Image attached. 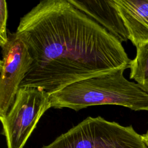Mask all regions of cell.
Masks as SVG:
<instances>
[{
    "mask_svg": "<svg viewBox=\"0 0 148 148\" xmlns=\"http://www.w3.org/2000/svg\"><path fill=\"white\" fill-rule=\"evenodd\" d=\"M16 31L26 40L33 59L19 88H39L50 94L130 66L122 43L68 0L40 1L20 18Z\"/></svg>",
    "mask_w": 148,
    "mask_h": 148,
    "instance_id": "6da1fadb",
    "label": "cell"
},
{
    "mask_svg": "<svg viewBox=\"0 0 148 148\" xmlns=\"http://www.w3.org/2000/svg\"><path fill=\"white\" fill-rule=\"evenodd\" d=\"M136 47L148 42V0H112Z\"/></svg>",
    "mask_w": 148,
    "mask_h": 148,
    "instance_id": "52a82bcc",
    "label": "cell"
},
{
    "mask_svg": "<svg viewBox=\"0 0 148 148\" xmlns=\"http://www.w3.org/2000/svg\"><path fill=\"white\" fill-rule=\"evenodd\" d=\"M8 8L6 1H0V45L4 46L8 40L6 32V23L8 19Z\"/></svg>",
    "mask_w": 148,
    "mask_h": 148,
    "instance_id": "9c48e42d",
    "label": "cell"
},
{
    "mask_svg": "<svg viewBox=\"0 0 148 148\" xmlns=\"http://www.w3.org/2000/svg\"><path fill=\"white\" fill-rule=\"evenodd\" d=\"M125 69H117L73 83L50 95L51 107L75 111L89 106L114 105L148 111V93L128 80Z\"/></svg>",
    "mask_w": 148,
    "mask_h": 148,
    "instance_id": "7a4b0ae2",
    "label": "cell"
},
{
    "mask_svg": "<svg viewBox=\"0 0 148 148\" xmlns=\"http://www.w3.org/2000/svg\"><path fill=\"white\" fill-rule=\"evenodd\" d=\"M130 78L148 93V42L136 47L135 57L130 63Z\"/></svg>",
    "mask_w": 148,
    "mask_h": 148,
    "instance_id": "ba28073f",
    "label": "cell"
},
{
    "mask_svg": "<svg viewBox=\"0 0 148 148\" xmlns=\"http://www.w3.org/2000/svg\"><path fill=\"white\" fill-rule=\"evenodd\" d=\"M75 8L93 19L121 43L129 39L127 28L112 0H68Z\"/></svg>",
    "mask_w": 148,
    "mask_h": 148,
    "instance_id": "8992f818",
    "label": "cell"
},
{
    "mask_svg": "<svg viewBox=\"0 0 148 148\" xmlns=\"http://www.w3.org/2000/svg\"><path fill=\"white\" fill-rule=\"evenodd\" d=\"M42 148H148L132 125L88 117Z\"/></svg>",
    "mask_w": 148,
    "mask_h": 148,
    "instance_id": "3957f363",
    "label": "cell"
},
{
    "mask_svg": "<svg viewBox=\"0 0 148 148\" xmlns=\"http://www.w3.org/2000/svg\"><path fill=\"white\" fill-rule=\"evenodd\" d=\"M142 139H143L144 142L145 143L146 145L148 147V131H147V132L146 134L142 135Z\"/></svg>",
    "mask_w": 148,
    "mask_h": 148,
    "instance_id": "30bf717a",
    "label": "cell"
},
{
    "mask_svg": "<svg viewBox=\"0 0 148 148\" xmlns=\"http://www.w3.org/2000/svg\"><path fill=\"white\" fill-rule=\"evenodd\" d=\"M50 108V95L36 87H20L6 114L0 117L7 148H23L43 114Z\"/></svg>",
    "mask_w": 148,
    "mask_h": 148,
    "instance_id": "277c9868",
    "label": "cell"
},
{
    "mask_svg": "<svg viewBox=\"0 0 148 148\" xmlns=\"http://www.w3.org/2000/svg\"><path fill=\"white\" fill-rule=\"evenodd\" d=\"M2 47L0 61V117L6 114L13 103L20 85L33 63L28 45L18 32L9 33Z\"/></svg>",
    "mask_w": 148,
    "mask_h": 148,
    "instance_id": "5b68a950",
    "label": "cell"
}]
</instances>
